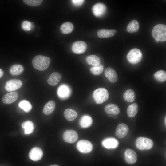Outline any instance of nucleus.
I'll use <instances>...</instances> for the list:
<instances>
[{"label": "nucleus", "instance_id": "1", "mask_svg": "<svg viewBox=\"0 0 166 166\" xmlns=\"http://www.w3.org/2000/svg\"><path fill=\"white\" fill-rule=\"evenodd\" d=\"M50 61V59L48 57L38 55L33 58L32 63L34 68L39 70L43 71L48 68Z\"/></svg>", "mask_w": 166, "mask_h": 166}, {"label": "nucleus", "instance_id": "2", "mask_svg": "<svg viewBox=\"0 0 166 166\" xmlns=\"http://www.w3.org/2000/svg\"><path fill=\"white\" fill-rule=\"evenodd\" d=\"M152 35L156 42L165 41L166 25L163 24H158L155 26L152 31Z\"/></svg>", "mask_w": 166, "mask_h": 166}, {"label": "nucleus", "instance_id": "3", "mask_svg": "<svg viewBox=\"0 0 166 166\" xmlns=\"http://www.w3.org/2000/svg\"><path fill=\"white\" fill-rule=\"evenodd\" d=\"M109 93L106 89L100 88L95 90L93 93V97L95 103L101 104L108 99Z\"/></svg>", "mask_w": 166, "mask_h": 166}, {"label": "nucleus", "instance_id": "4", "mask_svg": "<svg viewBox=\"0 0 166 166\" xmlns=\"http://www.w3.org/2000/svg\"><path fill=\"white\" fill-rule=\"evenodd\" d=\"M136 145L140 150H148L153 147V143L152 140L148 138L140 137L136 139Z\"/></svg>", "mask_w": 166, "mask_h": 166}, {"label": "nucleus", "instance_id": "5", "mask_svg": "<svg viewBox=\"0 0 166 166\" xmlns=\"http://www.w3.org/2000/svg\"><path fill=\"white\" fill-rule=\"evenodd\" d=\"M143 55L140 50L137 48L131 50L127 55V59L130 63L135 64L139 63L142 60Z\"/></svg>", "mask_w": 166, "mask_h": 166}, {"label": "nucleus", "instance_id": "6", "mask_svg": "<svg viewBox=\"0 0 166 166\" xmlns=\"http://www.w3.org/2000/svg\"><path fill=\"white\" fill-rule=\"evenodd\" d=\"M76 147L80 152L83 153H89L93 149V146L91 142L85 140H81L78 141Z\"/></svg>", "mask_w": 166, "mask_h": 166}, {"label": "nucleus", "instance_id": "7", "mask_svg": "<svg viewBox=\"0 0 166 166\" xmlns=\"http://www.w3.org/2000/svg\"><path fill=\"white\" fill-rule=\"evenodd\" d=\"M71 93V89L68 85L65 84L60 85L57 89V94L58 98L61 100L68 98Z\"/></svg>", "mask_w": 166, "mask_h": 166}, {"label": "nucleus", "instance_id": "8", "mask_svg": "<svg viewBox=\"0 0 166 166\" xmlns=\"http://www.w3.org/2000/svg\"><path fill=\"white\" fill-rule=\"evenodd\" d=\"M22 81L18 79H12L8 81L6 83L5 89L8 92H11L18 89L22 86Z\"/></svg>", "mask_w": 166, "mask_h": 166}, {"label": "nucleus", "instance_id": "9", "mask_svg": "<svg viewBox=\"0 0 166 166\" xmlns=\"http://www.w3.org/2000/svg\"><path fill=\"white\" fill-rule=\"evenodd\" d=\"M78 135L77 132L73 130H67L64 133L63 137L66 142L73 143L75 142L78 139Z\"/></svg>", "mask_w": 166, "mask_h": 166}, {"label": "nucleus", "instance_id": "10", "mask_svg": "<svg viewBox=\"0 0 166 166\" xmlns=\"http://www.w3.org/2000/svg\"><path fill=\"white\" fill-rule=\"evenodd\" d=\"M92 10L94 15L97 17H99L102 16L105 14L106 7L104 4L99 3L94 5Z\"/></svg>", "mask_w": 166, "mask_h": 166}, {"label": "nucleus", "instance_id": "11", "mask_svg": "<svg viewBox=\"0 0 166 166\" xmlns=\"http://www.w3.org/2000/svg\"><path fill=\"white\" fill-rule=\"evenodd\" d=\"M87 45L84 42L77 41L72 45V50L73 52L77 54H81L85 52L86 49Z\"/></svg>", "mask_w": 166, "mask_h": 166}, {"label": "nucleus", "instance_id": "12", "mask_svg": "<svg viewBox=\"0 0 166 166\" xmlns=\"http://www.w3.org/2000/svg\"><path fill=\"white\" fill-rule=\"evenodd\" d=\"M43 155L42 151L38 147H34L32 148L29 154L30 158L35 161H37L41 160Z\"/></svg>", "mask_w": 166, "mask_h": 166}, {"label": "nucleus", "instance_id": "13", "mask_svg": "<svg viewBox=\"0 0 166 166\" xmlns=\"http://www.w3.org/2000/svg\"><path fill=\"white\" fill-rule=\"evenodd\" d=\"M102 146L107 149H114L118 146V141L113 137H108L104 139L101 142Z\"/></svg>", "mask_w": 166, "mask_h": 166}, {"label": "nucleus", "instance_id": "14", "mask_svg": "<svg viewBox=\"0 0 166 166\" xmlns=\"http://www.w3.org/2000/svg\"><path fill=\"white\" fill-rule=\"evenodd\" d=\"M124 159L127 163L129 164H133L136 161L137 156L136 152L134 150L128 149L125 151Z\"/></svg>", "mask_w": 166, "mask_h": 166}, {"label": "nucleus", "instance_id": "15", "mask_svg": "<svg viewBox=\"0 0 166 166\" xmlns=\"http://www.w3.org/2000/svg\"><path fill=\"white\" fill-rule=\"evenodd\" d=\"M128 131L129 128L127 125L121 123L117 125L116 129L115 134L117 137L122 138L127 135Z\"/></svg>", "mask_w": 166, "mask_h": 166}, {"label": "nucleus", "instance_id": "16", "mask_svg": "<svg viewBox=\"0 0 166 166\" xmlns=\"http://www.w3.org/2000/svg\"><path fill=\"white\" fill-rule=\"evenodd\" d=\"M105 76L109 81L116 82L118 80V76L115 71L112 68L109 67L106 68L104 72Z\"/></svg>", "mask_w": 166, "mask_h": 166}, {"label": "nucleus", "instance_id": "17", "mask_svg": "<svg viewBox=\"0 0 166 166\" xmlns=\"http://www.w3.org/2000/svg\"><path fill=\"white\" fill-rule=\"evenodd\" d=\"M62 76L60 73L57 72H54L51 73L47 80L48 83L51 86L57 85L61 81Z\"/></svg>", "mask_w": 166, "mask_h": 166}, {"label": "nucleus", "instance_id": "18", "mask_svg": "<svg viewBox=\"0 0 166 166\" xmlns=\"http://www.w3.org/2000/svg\"><path fill=\"white\" fill-rule=\"evenodd\" d=\"M18 97V93L16 92H12L7 93L3 97V102L6 104H10L15 102Z\"/></svg>", "mask_w": 166, "mask_h": 166}, {"label": "nucleus", "instance_id": "19", "mask_svg": "<svg viewBox=\"0 0 166 166\" xmlns=\"http://www.w3.org/2000/svg\"><path fill=\"white\" fill-rule=\"evenodd\" d=\"M117 32L115 29H102L98 31L97 35L101 38H108L114 36Z\"/></svg>", "mask_w": 166, "mask_h": 166}, {"label": "nucleus", "instance_id": "20", "mask_svg": "<svg viewBox=\"0 0 166 166\" xmlns=\"http://www.w3.org/2000/svg\"><path fill=\"white\" fill-rule=\"evenodd\" d=\"M104 110L107 113L114 115L118 114L120 112V109L118 106L113 103H109L106 105Z\"/></svg>", "mask_w": 166, "mask_h": 166}, {"label": "nucleus", "instance_id": "21", "mask_svg": "<svg viewBox=\"0 0 166 166\" xmlns=\"http://www.w3.org/2000/svg\"><path fill=\"white\" fill-rule=\"evenodd\" d=\"M93 123L91 117L88 115H84L81 118L79 121L80 126L83 128H86L89 127Z\"/></svg>", "mask_w": 166, "mask_h": 166}, {"label": "nucleus", "instance_id": "22", "mask_svg": "<svg viewBox=\"0 0 166 166\" xmlns=\"http://www.w3.org/2000/svg\"><path fill=\"white\" fill-rule=\"evenodd\" d=\"M85 60L86 62L89 65L93 66L99 65L101 62L100 58L98 56L94 55L87 56Z\"/></svg>", "mask_w": 166, "mask_h": 166}, {"label": "nucleus", "instance_id": "23", "mask_svg": "<svg viewBox=\"0 0 166 166\" xmlns=\"http://www.w3.org/2000/svg\"><path fill=\"white\" fill-rule=\"evenodd\" d=\"M24 70V68L22 65L16 64L13 65L10 67L9 69V72L12 75L16 76L22 74Z\"/></svg>", "mask_w": 166, "mask_h": 166}, {"label": "nucleus", "instance_id": "24", "mask_svg": "<svg viewBox=\"0 0 166 166\" xmlns=\"http://www.w3.org/2000/svg\"><path fill=\"white\" fill-rule=\"evenodd\" d=\"M56 104L55 101L51 100L48 101L44 106L43 110V112L45 115L51 114L54 111Z\"/></svg>", "mask_w": 166, "mask_h": 166}, {"label": "nucleus", "instance_id": "25", "mask_svg": "<svg viewBox=\"0 0 166 166\" xmlns=\"http://www.w3.org/2000/svg\"><path fill=\"white\" fill-rule=\"evenodd\" d=\"M74 28L73 24L69 22H66L63 23L60 26L61 32L65 34H68L71 33Z\"/></svg>", "mask_w": 166, "mask_h": 166}, {"label": "nucleus", "instance_id": "26", "mask_svg": "<svg viewBox=\"0 0 166 166\" xmlns=\"http://www.w3.org/2000/svg\"><path fill=\"white\" fill-rule=\"evenodd\" d=\"M64 115L67 120L72 121L77 117V113L74 110L70 108H68L65 110Z\"/></svg>", "mask_w": 166, "mask_h": 166}, {"label": "nucleus", "instance_id": "27", "mask_svg": "<svg viewBox=\"0 0 166 166\" xmlns=\"http://www.w3.org/2000/svg\"><path fill=\"white\" fill-rule=\"evenodd\" d=\"M123 97L126 101L131 103L134 101L136 99V95L133 90L129 89L125 92Z\"/></svg>", "mask_w": 166, "mask_h": 166}, {"label": "nucleus", "instance_id": "28", "mask_svg": "<svg viewBox=\"0 0 166 166\" xmlns=\"http://www.w3.org/2000/svg\"><path fill=\"white\" fill-rule=\"evenodd\" d=\"M138 104L134 103L129 105L127 108V113L128 117L132 118L135 116L138 112Z\"/></svg>", "mask_w": 166, "mask_h": 166}, {"label": "nucleus", "instance_id": "29", "mask_svg": "<svg viewBox=\"0 0 166 166\" xmlns=\"http://www.w3.org/2000/svg\"><path fill=\"white\" fill-rule=\"evenodd\" d=\"M139 25L138 21L135 20L131 21L128 25L126 31L131 33L137 32L139 29Z\"/></svg>", "mask_w": 166, "mask_h": 166}, {"label": "nucleus", "instance_id": "30", "mask_svg": "<svg viewBox=\"0 0 166 166\" xmlns=\"http://www.w3.org/2000/svg\"><path fill=\"white\" fill-rule=\"evenodd\" d=\"M22 128L24 129V133L27 134L32 133L34 131V127L33 123L30 121L24 122L22 125Z\"/></svg>", "mask_w": 166, "mask_h": 166}, {"label": "nucleus", "instance_id": "31", "mask_svg": "<svg viewBox=\"0 0 166 166\" xmlns=\"http://www.w3.org/2000/svg\"><path fill=\"white\" fill-rule=\"evenodd\" d=\"M18 105L20 108L22 109L26 113L30 112L32 108L30 102L26 100H23L20 101Z\"/></svg>", "mask_w": 166, "mask_h": 166}, {"label": "nucleus", "instance_id": "32", "mask_svg": "<svg viewBox=\"0 0 166 166\" xmlns=\"http://www.w3.org/2000/svg\"><path fill=\"white\" fill-rule=\"evenodd\" d=\"M155 78L160 82L165 81L166 80V73L163 70H159L156 72L154 75Z\"/></svg>", "mask_w": 166, "mask_h": 166}, {"label": "nucleus", "instance_id": "33", "mask_svg": "<svg viewBox=\"0 0 166 166\" xmlns=\"http://www.w3.org/2000/svg\"><path fill=\"white\" fill-rule=\"evenodd\" d=\"M104 69V66L102 64H100L97 66L91 67L90 69V71L93 74L99 75L103 72Z\"/></svg>", "mask_w": 166, "mask_h": 166}, {"label": "nucleus", "instance_id": "34", "mask_svg": "<svg viewBox=\"0 0 166 166\" xmlns=\"http://www.w3.org/2000/svg\"><path fill=\"white\" fill-rule=\"evenodd\" d=\"M35 26L34 23L27 21H24L22 24V27L25 31H29L34 29Z\"/></svg>", "mask_w": 166, "mask_h": 166}, {"label": "nucleus", "instance_id": "35", "mask_svg": "<svg viewBox=\"0 0 166 166\" xmlns=\"http://www.w3.org/2000/svg\"><path fill=\"white\" fill-rule=\"evenodd\" d=\"M26 4L32 6H35L40 5L43 2L42 0H24Z\"/></svg>", "mask_w": 166, "mask_h": 166}, {"label": "nucleus", "instance_id": "36", "mask_svg": "<svg viewBox=\"0 0 166 166\" xmlns=\"http://www.w3.org/2000/svg\"><path fill=\"white\" fill-rule=\"evenodd\" d=\"M84 0H73L71 2L73 5L76 6H80L83 4Z\"/></svg>", "mask_w": 166, "mask_h": 166}, {"label": "nucleus", "instance_id": "37", "mask_svg": "<svg viewBox=\"0 0 166 166\" xmlns=\"http://www.w3.org/2000/svg\"><path fill=\"white\" fill-rule=\"evenodd\" d=\"M4 74L3 70L0 68V78L2 77Z\"/></svg>", "mask_w": 166, "mask_h": 166}, {"label": "nucleus", "instance_id": "38", "mask_svg": "<svg viewBox=\"0 0 166 166\" xmlns=\"http://www.w3.org/2000/svg\"><path fill=\"white\" fill-rule=\"evenodd\" d=\"M166 117H165V118H164V124H165V126H166Z\"/></svg>", "mask_w": 166, "mask_h": 166}, {"label": "nucleus", "instance_id": "39", "mask_svg": "<svg viewBox=\"0 0 166 166\" xmlns=\"http://www.w3.org/2000/svg\"><path fill=\"white\" fill-rule=\"evenodd\" d=\"M49 166H59L57 165H50Z\"/></svg>", "mask_w": 166, "mask_h": 166}]
</instances>
